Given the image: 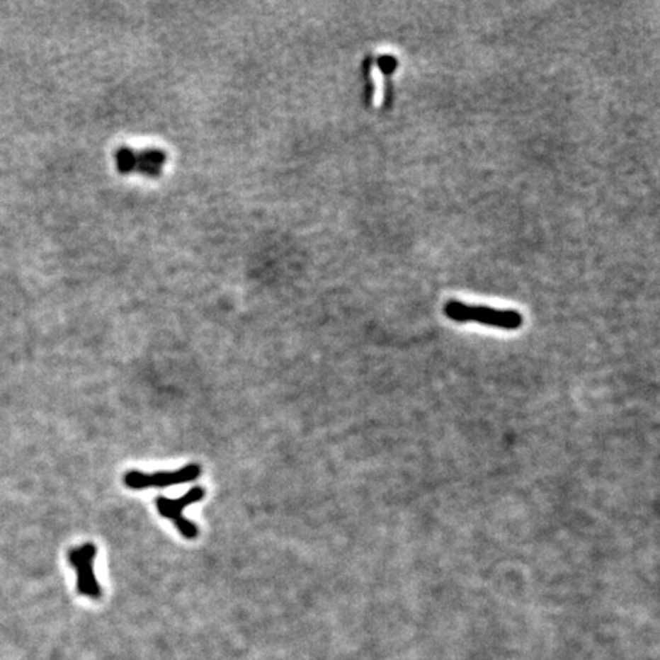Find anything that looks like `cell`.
<instances>
[{"label": "cell", "instance_id": "3957f363", "mask_svg": "<svg viewBox=\"0 0 660 660\" xmlns=\"http://www.w3.org/2000/svg\"><path fill=\"white\" fill-rule=\"evenodd\" d=\"M205 497V489L196 487L191 488L187 494H183L179 499H167V497H158L157 499V509L164 518H169L173 521L174 526L179 530L182 537L187 540H194L199 535V529L196 524L183 517V511L191 504L200 501Z\"/></svg>", "mask_w": 660, "mask_h": 660}, {"label": "cell", "instance_id": "6da1fadb", "mask_svg": "<svg viewBox=\"0 0 660 660\" xmlns=\"http://www.w3.org/2000/svg\"><path fill=\"white\" fill-rule=\"evenodd\" d=\"M443 310L446 317L459 323L472 322L506 330H516L523 324V317L516 310H497L484 306L465 305L460 302H448Z\"/></svg>", "mask_w": 660, "mask_h": 660}, {"label": "cell", "instance_id": "277c9868", "mask_svg": "<svg viewBox=\"0 0 660 660\" xmlns=\"http://www.w3.org/2000/svg\"><path fill=\"white\" fill-rule=\"evenodd\" d=\"M200 467L198 463H190L178 471H161L153 474H145L141 471H130L124 475L125 487L130 489H147V488H167L174 484L190 483L199 479Z\"/></svg>", "mask_w": 660, "mask_h": 660}, {"label": "cell", "instance_id": "7a4b0ae2", "mask_svg": "<svg viewBox=\"0 0 660 660\" xmlns=\"http://www.w3.org/2000/svg\"><path fill=\"white\" fill-rule=\"evenodd\" d=\"M116 169L124 174H142L158 178L167 164V154L161 149H132L129 145L120 147L115 153Z\"/></svg>", "mask_w": 660, "mask_h": 660}, {"label": "cell", "instance_id": "5b68a950", "mask_svg": "<svg viewBox=\"0 0 660 660\" xmlns=\"http://www.w3.org/2000/svg\"><path fill=\"white\" fill-rule=\"evenodd\" d=\"M96 557V547L92 542H86L79 547L69 550V562L76 571V590L79 593L92 599L101 598V586L95 576L93 561Z\"/></svg>", "mask_w": 660, "mask_h": 660}]
</instances>
